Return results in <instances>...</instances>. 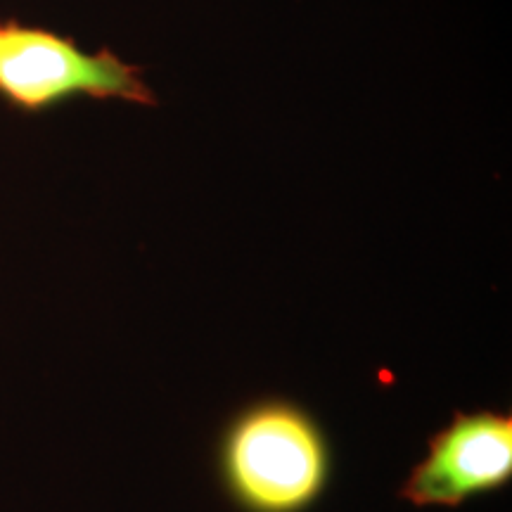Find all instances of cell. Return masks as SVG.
I'll use <instances>...</instances> for the list:
<instances>
[{"instance_id":"obj_1","label":"cell","mask_w":512,"mask_h":512,"mask_svg":"<svg viewBox=\"0 0 512 512\" xmlns=\"http://www.w3.org/2000/svg\"><path fill=\"white\" fill-rule=\"evenodd\" d=\"M214 472L238 512H311L335 477V448L304 403L261 396L221 427Z\"/></svg>"},{"instance_id":"obj_2","label":"cell","mask_w":512,"mask_h":512,"mask_svg":"<svg viewBox=\"0 0 512 512\" xmlns=\"http://www.w3.org/2000/svg\"><path fill=\"white\" fill-rule=\"evenodd\" d=\"M76 98L155 107L157 93L143 69L100 48L43 27L8 22L0 29V100L12 110L41 114Z\"/></svg>"},{"instance_id":"obj_3","label":"cell","mask_w":512,"mask_h":512,"mask_svg":"<svg viewBox=\"0 0 512 512\" xmlns=\"http://www.w3.org/2000/svg\"><path fill=\"white\" fill-rule=\"evenodd\" d=\"M512 482V413L453 411L427 439V453L403 479L401 501L415 508L456 510L501 494Z\"/></svg>"},{"instance_id":"obj_4","label":"cell","mask_w":512,"mask_h":512,"mask_svg":"<svg viewBox=\"0 0 512 512\" xmlns=\"http://www.w3.org/2000/svg\"><path fill=\"white\" fill-rule=\"evenodd\" d=\"M0 29H3V24H0Z\"/></svg>"}]
</instances>
